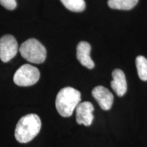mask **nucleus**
Instances as JSON below:
<instances>
[{
    "mask_svg": "<svg viewBox=\"0 0 147 147\" xmlns=\"http://www.w3.org/2000/svg\"><path fill=\"white\" fill-rule=\"evenodd\" d=\"M113 80L110 82L112 89L119 97H123L127 92V81L125 74L121 69H116L112 74Z\"/></svg>",
    "mask_w": 147,
    "mask_h": 147,
    "instance_id": "nucleus-9",
    "label": "nucleus"
},
{
    "mask_svg": "<svg viewBox=\"0 0 147 147\" xmlns=\"http://www.w3.org/2000/svg\"><path fill=\"white\" fill-rule=\"evenodd\" d=\"M81 100V94L78 90L67 87L61 89L57 95L55 106L61 116L69 117Z\"/></svg>",
    "mask_w": 147,
    "mask_h": 147,
    "instance_id": "nucleus-2",
    "label": "nucleus"
},
{
    "mask_svg": "<svg viewBox=\"0 0 147 147\" xmlns=\"http://www.w3.org/2000/svg\"><path fill=\"white\" fill-rule=\"evenodd\" d=\"M21 56L33 63H42L47 58V50L38 40H27L22 44L19 49Z\"/></svg>",
    "mask_w": 147,
    "mask_h": 147,
    "instance_id": "nucleus-3",
    "label": "nucleus"
},
{
    "mask_svg": "<svg viewBox=\"0 0 147 147\" xmlns=\"http://www.w3.org/2000/svg\"><path fill=\"white\" fill-rule=\"evenodd\" d=\"M138 74L143 81L147 80V59L143 56L137 57L136 59Z\"/></svg>",
    "mask_w": 147,
    "mask_h": 147,
    "instance_id": "nucleus-12",
    "label": "nucleus"
},
{
    "mask_svg": "<svg viewBox=\"0 0 147 147\" xmlns=\"http://www.w3.org/2000/svg\"><path fill=\"white\" fill-rule=\"evenodd\" d=\"M39 69L30 64H24L18 68L14 75V82L20 87H29L39 80Z\"/></svg>",
    "mask_w": 147,
    "mask_h": 147,
    "instance_id": "nucleus-4",
    "label": "nucleus"
},
{
    "mask_svg": "<svg viewBox=\"0 0 147 147\" xmlns=\"http://www.w3.org/2000/svg\"><path fill=\"white\" fill-rule=\"evenodd\" d=\"M138 0H108V4L110 8L117 10H131L135 7Z\"/></svg>",
    "mask_w": 147,
    "mask_h": 147,
    "instance_id": "nucleus-10",
    "label": "nucleus"
},
{
    "mask_svg": "<svg viewBox=\"0 0 147 147\" xmlns=\"http://www.w3.org/2000/svg\"><path fill=\"white\" fill-rule=\"evenodd\" d=\"M91 47L87 42H79L76 49V57L82 65L88 69H93L95 64L90 57Z\"/></svg>",
    "mask_w": 147,
    "mask_h": 147,
    "instance_id": "nucleus-8",
    "label": "nucleus"
},
{
    "mask_svg": "<svg viewBox=\"0 0 147 147\" xmlns=\"http://www.w3.org/2000/svg\"><path fill=\"white\" fill-rule=\"evenodd\" d=\"M94 107L89 102L79 103L76 108V119L77 123L90 126L93 121V112Z\"/></svg>",
    "mask_w": 147,
    "mask_h": 147,
    "instance_id": "nucleus-6",
    "label": "nucleus"
},
{
    "mask_svg": "<svg viewBox=\"0 0 147 147\" xmlns=\"http://www.w3.org/2000/svg\"><path fill=\"white\" fill-rule=\"evenodd\" d=\"M92 95L98 102L100 108L104 110L111 108L114 102L113 93L103 86H97L92 91Z\"/></svg>",
    "mask_w": 147,
    "mask_h": 147,
    "instance_id": "nucleus-7",
    "label": "nucleus"
},
{
    "mask_svg": "<svg viewBox=\"0 0 147 147\" xmlns=\"http://www.w3.org/2000/svg\"><path fill=\"white\" fill-rule=\"evenodd\" d=\"M64 6L72 12H82L85 9L84 0H60Z\"/></svg>",
    "mask_w": 147,
    "mask_h": 147,
    "instance_id": "nucleus-11",
    "label": "nucleus"
},
{
    "mask_svg": "<svg viewBox=\"0 0 147 147\" xmlns=\"http://www.w3.org/2000/svg\"><path fill=\"white\" fill-rule=\"evenodd\" d=\"M41 127L39 116L36 114L25 115L20 119L16 125L14 136L18 142H29L39 134Z\"/></svg>",
    "mask_w": 147,
    "mask_h": 147,
    "instance_id": "nucleus-1",
    "label": "nucleus"
},
{
    "mask_svg": "<svg viewBox=\"0 0 147 147\" xmlns=\"http://www.w3.org/2000/svg\"><path fill=\"white\" fill-rule=\"evenodd\" d=\"M18 43L11 35H5L0 39V59L7 63L16 56L18 52Z\"/></svg>",
    "mask_w": 147,
    "mask_h": 147,
    "instance_id": "nucleus-5",
    "label": "nucleus"
},
{
    "mask_svg": "<svg viewBox=\"0 0 147 147\" xmlns=\"http://www.w3.org/2000/svg\"><path fill=\"white\" fill-rule=\"evenodd\" d=\"M0 4L8 10H12L16 8V0H0Z\"/></svg>",
    "mask_w": 147,
    "mask_h": 147,
    "instance_id": "nucleus-13",
    "label": "nucleus"
}]
</instances>
